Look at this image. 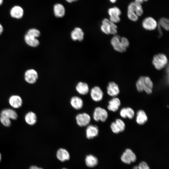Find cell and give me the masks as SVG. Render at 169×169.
I'll list each match as a JSON object with an SVG mask.
<instances>
[{
  "instance_id": "6da1fadb",
  "label": "cell",
  "mask_w": 169,
  "mask_h": 169,
  "mask_svg": "<svg viewBox=\"0 0 169 169\" xmlns=\"http://www.w3.org/2000/svg\"><path fill=\"white\" fill-rule=\"evenodd\" d=\"M136 87L139 92L144 91L147 94H150L152 92L153 84L149 77L141 76L137 81Z\"/></svg>"
},
{
  "instance_id": "7a4b0ae2",
  "label": "cell",
  "mask_w": 169,
  "mask_h": 169,
  "mask_svg": "<svg viewBox=\"0 0 169 169\" xmlns=\"http://www.w3.org/2000/svg\"><path fill=\"white\" fill-rule=\"evenodd\" d=\"M100 26L101 31L106 34L115 35L117 32V26L113 23L107 18L104 19Z\"/></svg>"
},
{
  "instance_id": "3957f363",
  "label": "cell",
  "mask_w": 169,
  "mask_h": 169,
  "mask_svg": "<svg viewBox=\"0 0 169 169\" xmlns=\"http://www.w3.org/2000/svg\"><path fill=\"white\" fill-rule=\"evenodd\" d=\"M168 62L166 56L164 54L160 53L154 56L152 63L156 69L160 70L166 66Z\"/></svg>"
},
{
  "instance_id": "277c9868",
  "label": "cell",
  "mask_w": 169,
  "mask_h": 169,
  "mask_svg": "<svg viewBox=\"0 0 169 169\" xmlns=\"http://www.w3.org/2000/svg\"><path fill=\"white\" fill-rule=\"evenodd\" d=\"M108 117V112L105 109L100 107H97L95 109L93 117L95 121L104 122L106 120Z\"/></svg>"
},
{
  "instance_id": "5b68a950",
  "label": "cell",
  "mask_w": 169,
  "mask_h": 169,
  "mask_svg": "<svg viewBox=\"0 0 169 169\" xmlns=\"http://www.w3.org/2000/svg\"><path fill=\"white\" fill-rule=\"evenodd\" d=\"M120 159L124 163L129 164L136 161V156L131 150L127 149L122 154Z\"/></svg>"
},
{
  "instance_id": "8992f818",
  "label": "cell",
  "mask_w": 169,
  "mask_h": 169,
  "mask_svg": "<svg viewBox=\"0 0 169 169\" xmlns=\"http://www.w3.org/2000/svg\"><path fill=\"white\" fill-rule=\"evenodd\" d=\"M77 125L80 127L88 125L91 121L90 116L86 113H79L75 117Z\"/></svg>"
},
{
  "instance_id": "52a82bcc",
  "label": "cell",
  "mask_w": 169,
  "mask_h": 169,
  "mask_svg": "<svg viewBox=\"0 0 169 169\" xmlns=\"http://www.w3.org/2000/svg\"><path fill=\"white\" fill-rule=\"evenodd\" d=\"M110 43L116 51L122 53L126 51V49L123 46L121 40V37L119 35H115L111 38Z\"/></svg>"
},
{
  "instance_id": "ba28073f",
  "label": "cell",
  "mask_w": 169,
  "mask_h": 169,
  "mask_svg": "<svg viewBox=\"0 0 169 169\" xmlns=\"http://www.w3.org/2000/svg\"><path fill=\"white\" fill-rule=\"evenodd\" d=\"M142 25L145 29L151 31L156 29L157 27L158 23L154 18L149 17L144 19Z\"/></svg>"
},
{
  "instance_id": "9c48e42d",
  "label": "cell",
  "mask_w": 169,
  "mask_h": 169,
  "mask_svg": "<svg viewBox=\"0 0 169 169\" xmlns=\"http://www.w3.org/2000/svg\"><path fill=\"white\" fill-rule=\"evenodd\" d=\"M108 13L110 16V20L113 23H117L120 20V16L121 14V11L120 9L116 7H114L109 9Z\"/></svg>"
},
{
  "instance_id": "30bf717a",
  "label": "cell",
  "mask_w": 169,
  "mask_h": 169,
  "mask_svg": "<svg viewBox=\"0 0 169 169\" xmlns=\"http://www.w3.org/2000/svg\"><path fill=\"white\" fill-rule=\"evenodd\" d=\"M38 77L37 72L35 70L31 69L27 70L24 74V78L25 81L29 84H34Z\"/></svg>"
},
{
  "instance_id": "8fae6325",
  "label": "cell",
  "mask_w": 169,
  "mask_h": 169,
  "mask_svg": "<svg viewBox=\"0 0 169 169\" xmlns=\"http://www.w3.org/2000/svg\"><path fill=\"white\" fill-rule=\"evenodd\" d=\"M103 93L99 86H95L92 88L90 91V95L92 100L95 102L100 101L103 97Z\"/></svg>"
},
{
  "instance_id": "7c38bea8",
  "label": "cell",
  "mask_w": 169,
  "mask_h": 169,
  "mask_svg": "<svg viewBox=\"0 0 169 169\" xmlns=\"http://www.w3.org/2000/svg\"><path fill=\"white\" fill-rule=\"evenodd\" d=\"M8 103L13 108L18 109L22 106L23 101L22 98L19 95H13L9 97Z\"/></svg>"
},
{
  "instance_id": "4fadbf2b",
  "label": "cell",
  "mask_w": 169,
  "mask_h": 169,
  "mask_svg": "<svg viewBox=\"0 0 169 169\" xmlns=\"http://www.w3.org/2000/svg\"><path fill=\"white\" fill-rule=\"evenodd\" d=\"M99 129L96 125H88L86 130V136L88 139H91L97 136L99 134Z\"/></svg>"
},
{
  "instance_id": "5bb4252c",
  "label": "cell",
  "mask_w": 169,
  "mask_h": 169,
  "mask_svg": "<svg viewBox=\"0 0 169 169\" xmlns=\"http://www.w3.org/2000/svg\"><path fill=\"white\" fill-rule=\"evenodd\" d=\"M107 89L108 95L112 97L116 96L120 92L118 85L116 83L113 81L110 82L109 83Z\"/></svg>"
},
{
  "instance_id": "9a60e30c",
  "label": "cell",
  "mask_w": 169,
  "mask_h": 169,
  "mask_svg": "<svg viewBox=\"0 0 169 169\" xmlns=\"http://www.w3.org/2000/svg\"><path fill=\"white\" fill-rule=\"evenodd\" d=\"M0 116L6 117L13 120H16L18 115L16 111L11 108H6L3 110L0 113Z\"/></svg>"
},
{
  "instance_id": "2e32d148",
  "label": "cell",
  "mask_w": 169,
  "mask_h": 169,
  "mask_svg": "<svg viewBox=\"0 0 169 169\" xmlns=\"http://www.w3.org/2000/svg\"><path fill=\"white\" fill-rule=\"evenodd\" d=\"M128 11L134 12L138 17L141 16L143 13V10L141 4L135 1L129 4Z\"/></svg>"
},
{
  "instance_id": "e0dca14e",
  "label": "cell",
  "mask_w": 169,
  "mask_h": 169,
  "mask_svg": "<svg viewBox=\"0 0 169 169\" xmlns=\"http://www.w3.org/2000/svg\"><path fill=\"white\" fill-rule=\"evenodd\" d=\"M84 33L82 29L79 27L75 28L71 33V39L75 41L82 40L84 38Z\"/></svg>"
},
{
  "instance_id": "ac0fdd59",
  "label": "cell",
  "mask_w": 169,
  "mask_h": 169,
  "mask_svg": "<svg viewBox=\"0 0 169 169\" xmlns=\"http://www.w3.org/2000/svg\"><path fill=\"white\" fill-rule=\"evenodd\" d=\"M10 13V15L12 17L17 19H19L23 16L24 11L21 7L16 5L12 8Z\"/></svg>"
},
{
  "instance_id": "d6986e66",
  "label": "cell",
  "mask_w": 169,
  "mask_h": 169,
  "mask_svg": "<svg viewBox=\"0 0 169 169\" xmlns=\"http://www.w3.org/2000/svg\"><path fill=\"white\" fill-rule=\"evenodd\" d=\"M120 104V99L117 97H114L109 101L107 108L110 111L115 112L118 110Z\"/></svg>"
},
{
  "instance_id": "ffe728a7",
  "label": "cell",
  "mask_w": 169,
  "mask_h": 169,
  "mask_svg": "<svg viewBox=\"0 0 169 169\" xmlns=\"http://www.w3.org/2000/svg\"><path fill=\"white\" fill-rule=\"evenodd\" d=\"M70 102L71 106L76 110L81 109L83 106V100L78 96L72 97L70 99Z\"/></svg>"
},
{
  "instance_id": "44dd1931",
  "label": "cell",
  "mask_w": 169,
  "mask_h": 169,
  "mask_svg": "<svg viewBox=\"0 0 169 169\" xmlns=\"http://www.w3.org/2000/svg\"><path fill=\"white\" fill-rule=\"evenodd\" d=\"M37 116L36 114L32 111L27 113L24 116V120L26 123L32 126L34 125L37 122Z\"/></svg>"
},
{
  "instance_id": "7402d4cb",
  "label": "cell",
  "mask_w": 169,
  "mask_h": 169,
  "mask_svg": "<svg viewBox=\"0 0 169 169\" xmlns=\"http://www.w3.org/2000/svg\"><path fill=\"white\" fill-rule=\"evenodd\" d=\"M75 89L79 94L82 95L87 94L89 90V86L88 84L82 82H79L77 83Z\"/></svg>"
},
{
  "instance_id": "603a6c76",
  "label": "cell",
  "mask_w": 169,
  "mask_h": 169,
  "mask_svg": "<svg viewBox=\"0 0 169 169\" xmlns=\"http://www.w3.org/2000/svg\"><path fill=\"white\" fill-rule=\"evenodd\" d=\"M56 156L58 159L61 161L68 160L70 155L68 151L64 148H60L57 151Z\"/></svg>"
},
{
  "instance_id": "cb8c5ba5",
  "label": "cell",
  "mask_w": 169,
  "mask_h": 169,
  "mask_svg": "<svg viewBox=\"0 0 169 169\" xmlns=\"http://www.w3.org/2000/svg\"><path fill=\"white\" fill-rule=\"evenodd\" d=\"M147 116L143 110H140L137 112L136 121L138 124L143 125L147 121Z\"/></svg>"
},
{
  "instance_id": "d4e9b609",
  "label": "cell",
  "mask_w": 169,
  "mask_h": 169,
  "mask_svg": "<svg viewBox=\"0 0 169 169\" xmlns=\"http://www.w3.org/2000/svg\"><path fill=\"white\" fill-rule=\"evenodd\" d=\"M54 11L55 16L58 18L62 17L65 13V9L64 6L60 3H57L54 5Z\"/></svg>"
},
{
  "instance_id": "484cf974",
  "label": "cell",
  "mask_w": 169,
  "mask_h": 169,
  "mask_svg": "<svg viewBox=\"0 0 169 169\" xmlns=\"http://www.w3.org/2000/svg\"><path fill=\"white\" fill-rule=\"evenodd\" d=\"M97 158L93 155L90 154L87 155L85 158V162L87 166L90 167L96 166L98 163Z\"/></svg>"
},
{
  "instance_id": "4316f807",
  "label": "cell",
  "mask_w": 169,
  "mask_h": 169,
  "mask_svg": "<svg viewBox=\"0 0 169 169\" xmlns=\"http://www.w3.org/2000/svg\"><path fill=\"white\" fill-rule=\"evenodd\" d=\"M24 40L26 43L31 47H36L39 44V41L37 38L27 34L24 36Z\"/></svg>"
},
{
  "instance_id": "83f0119b",
  "label": "cell",
  "mask_w": 169,
  "mask_h": 169,
  "mask_svg": "<svg viewBox=\"0 0 169 169\" xmlns=\"http://www.w3.org/2000/svg\"><path fill=\"white\" fill-rule=\"evenodd\" d=\"M158 25L161 28L162 27L165 30L168 31L169 30V20L168 19L163 18L159 20Z\"/></svg>"
},
{
  "instance_id": "f1b7e54d",
  "label": "cell",
  "mask_w": 169,
  "mask_h": 169,
  "mask_svg": "<svg viewBox=\"0 0 169 169\" xmlns=\"http://www.w3.org/2000/svg\"><path fill=\"white\" fill-rule=\"evenodd\" d=\"M0 122L4 126L9 127L11 125V120L5 116H0Z\"/></svg>"
},
{
  "instance_id": "f546056e",
  "label": "cell",
  "mask_w": 169,
  "mask_h": 169,
  "mask_svg": "<svg viewBox=\"0 0 169 169\" xmlns=\"http://www.w3.org/2000/svg\"><path fill=\"white\" fill-rule=\"evenodd\" d=\"M26 34L37 38L39 36L40 33V31L37 29L32 28L29 29Z\"/></svg>"
},
{
  "instance_id": "4dcf8cb0",
  "label": "cell",
  "mask_w": 169,
  "mask_h": 169,
  "mask_svg": "<svg viewBox=\"0 0 169 169\" xmlns=\"http://www.w3.org/2000/svg\"><path fill=\"white\" fill-rule=\"evenodd\" d=\"M115 122L119 127L120 132L123 131L125 128V125L124 121L120 119H117Z\"/></svg>"
},
{
  "instance_id": "1f68e13d",
  "label": "cell",
  "mask_w": 169,
  "mask_h": 169,
  "mask_svg": "<svg viewBox=\"0 0 169 169\" xmlns=\"http://www.w3.org/2000/svg\"><path fill=\"white\" fill-rule=\"evenodd\" d=\"M126 118L131 119L134 117L135 112L133 110L131 107L126 108Z\"/></svg>"
},
{
  "instance_id": "d6a6232c",
  "label": "cell",
  "mask_w": 169,
  "mask_h": 169,
  "mask_svg": "<svg viewBox=\"0 0 169 169\" xmlns=\"http://www.w3.org/2000/svg\"><path fill=\"white\" fill-rule=\"evenodd\" d=\"M132 169H150L147 163L145 161H141L138 165L134 166Z\"/></svg>"
},
{
  "instance_id": "836d02e7",
  "label": "cell",
  "mask_w": 169,
  "mask_h": 169,
  "mask_svg": "<svg viewBox=\"0 0 169 169\" xmlns=\"http://www.w3.org/2000/svg\"><path fill=\"white\" fill-rule=\"evenodd\" d=\"M127 16L130 20L134 22L136 21L138 18V17L135 13L129 11H128Z\"/></svg>"
},
{
  "instance_id": "e575fe53",
  "label": "cell",
  "mask_w": 169,
  "mask_h": 169,
  "mask_svg": "<svg viewBox=\"0 0 169 169\" xmlns=\"http://www.w3.org/2000/svg\"><path fill=\"white\" fill-rule=\"evenodd\" d=\"M110 127L112 131L114 133L118 134L120 132L119 127L115 121L111 123Z\"/></svg>"
},
{
  "instance_id": "d590c367",
  "label": "cell",
  "mask_w": 169,
  "mask_h": 169,
  "mask_svg": "<svg viewBox=\"0 0 169 169\" xmlns=\"http://www.w3.org/2000/svg\"><path fill=\"white\" fill-rule=\"evenodd\" d=\"M121 40L124 47L127 49L129 45V42L128 39L124 37H121Z\"/></svg>"
},
{
  "instance_id": "8d00e7d4",
  "label": "cell",
  "mask_w": 169,
  "mask_h": 169,
  "mask_svg": "<svg viewBox=\"0 0 169 169\" xmlns=\"http://www.w3.org/2000/svg\"><path fill=\"white\" fill-rule=\"evenodd\" d=\"M126 108H123L121 109L120 111V115L123 118H126Z\"/></svg>"
},
{
  "instance_id": "74e56055",
  "label": "cell",
  "mask_w": 169,
  "mask_h": 169,
  "mask_svg": "<svg viewBox=\"0 0 169 169\" xmlns=\"http://www.w3.org/2000/svg\"><path fill=\"white\" fill-rule=\"evenodd\" d=\"M135 2L141 4L144 1L143 0H135Z\"/></svg>"
},
{
  "instance_id": "f35d334b",
  "label": "cell",
  "mask_w": 169,
  "mask_h": 169,
  "mask_svg": "<svg viewBox=\"0 0 169 169\" xmlns=\"http://www.w3.org/2000/svg\"><path fill=\"white\" fill-rule=\"evenodd\" d=\"M3 31V28L2 25L0 23V35L1 34Z\"/></svg>"
},
{
  "instance_id": "ab89813d",
  "label": "cell",
  "mask_w": 169,
  "mask_h": 169,
  "mask_svg": "<svg viewBox=\"0 0 169 169\" xmlns=\"http://www.w3.org/2000/svg\"><path fill=\"white\" fill-rule=\"evenodd\" d=\"M38 167L35 166H30L29 169H37Z\"/></svg>"
},
{
  "instance_id": "60d3db41",
  "label": "cell",
  "mask_w": 169,
  "mask_h": 169,
  "mask_svg": "<svg viewBox=\"0 0 169 169\" xmlns=\"http://www.w3.org/2000/svg\"><path fill=\"white\" fill-rule=\"evenodd\" d=\"M67 2L69 3H71L73 2L76 1L78 0H66Z\"/></svg>"
},
{
  "instance_id": "b9f144b4",
  "label": "cell",
  "mask_w": 169,
  "mask_h": 169,
  "mask_svg": "<svg viewBox=\"0 0 169 169\" xmlns=\"http://www.w3.org/2000/svg\"><path fill=\"white\" fill-rule=\"evenodd\" d=\"M110 2L112 3H115L116 1V0H110Z\"/></svg>"
},
{
  "instance_id": "7bdbcfd3",
  "label": "cell",
  "mask_w": 169,
  "mask_h": 169,
  "mask_svg": "<svg viewBox=\"0 0 169 169\" xmlns=\"http://www.w3.org/2000/svg\"><path fill=\"white\" fill-rule=\"evenodd\" d=\"M3 1V0H0V6L2 4Z\"/></svg>"
},
{
  "instance_id": "ee69618b",
  "label": "cell",
  "mask_w": 169,
  "mask_h": 169,
  "mask_svg": "<svg viewBox=\"0 0 169 169\" xmlns=\"http://www.w3.org/2000/svg\"><path fill=\"white\" fill-rule=\"evenodd\" d=\"M1 154L0 153V161L1 160Z\"/></svg>"
},
{
  "instance_id": "f6af8a7d",
  "label": "cell",
  "mask_w": 169,
  "mask_h": 169,
  "mask_svg": "<svg viewBox=\"0 0 169 169\" xmlns=\"http://www.w3.org/2000/svg\"><path fill=\"white\" fill-rule=\"evenodd\" d=\"M37 169H43V168H40V167H38V168Z\"/></svg>"
},
{
  "instance_id": "bcb514c9",
  "label": "cell",
  "mask_w": 169,
  "mask_h": 169,
  "mask_svg": "<svg viewBox=\"0 0 169 169\" xmlns=\"http://www.w3.org/2000/svg\"><path fill=\"white\" fill-rule=\"evenodd\" d=\"M144 1H148V0H143Z\"/></svg>"
},
{
  "instance_id": "7dc6e473",
  "label": "cell",
  "mask_w": 169,
  "mask_h": 169,
  "mask_svg": "<svg viewBox=\"0 0 169 169\" xmlns=\"http://www.w3.org/2000/svg\"><path fill=\"white\" fill-rule=\"evenodd\" d=\"M62 169H67L66 168H62Z\"/></svg>"
}]
</instances>
